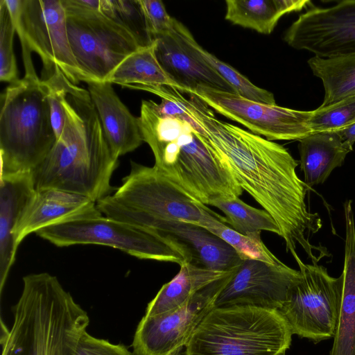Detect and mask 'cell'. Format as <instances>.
<instances>
[{
  "label": "cell",
  "mask_w": 355,
  "mask_h": 355,
  "mask_svg": "<svg viewBox=\"0 0 355 355\" xmlns=\"http://www.w3.org/2000/svg\"><path fill=\"white\" fill-rule=\"evenodd\" d=\"M175 97L202 126L206 142L230 168L243 191L248 193L277 224L286 251L296 252L297 245L312 263H318L327 251L312 245L307 236L322 226L317 213L308 209L307 187L298 177L299 162L283 146L218 119L214 110L192 93Z\"/></svg>",
  "instance_id": "1"
},
{
  "label": "cell",
  "mask_w": 355,
  "mask_h": 355,
  "mask_svg": "<svg viewBox=\"0 0 355 355\" xmlns=\"http://www.w3.org/2000/svg\"><path fill=\"white\" fill-rule=\"evenodd\" d=\"M62 106L63 131L31 172L35 189H59L97 202L112 190L110 182L119 158L108 146L87 89L70 82Z\"/></svg>",
  "instance_id": "2"
},
{
  "label": "cell",
  "mask_w": 355,
  "mask_h": 355,
  "mask_svg": "<svg viewBox=\"0 0 355 355\" xmlns=\"http://www.w3.org/2000/svg\"><path fill=\"white\" fill-rule=\"evenodd\" d=\"M139 127L150 146L154 166L204 205L239 198L243 189L224 159L190 123L162 113L157 103L141 101Z\"/></svg>",
  "instance_id": "3"
},
{
  "label": "cell",
  "mask_w": 355,
  "mask_h": 355,
  "mask_svg": "<svg viewBox=\"0 0 355 355\" xmlns=\"http://www.w3.org/2000/svg\"><path fill=\"white\" fill-rule=\"evenodd\" d=\"M8 329L1 321V355H75L89 324L87 313L48 272L23 277Z\"/></svg>",
  "instance_id": "4"
},
{
  "label": "cell",
  "mask_w": 355,
  "mask_h": 355,
  "mask_svg": "<svg viewBox=\"0 0 355 355\" xmlns=\"http://www.w3.org/2000/svg\"><path fill=\"white\" fill-rule=\"evenodd\" d=\"M130 163L121 186L96 202L104 216L140 228L156 220H178L206 228L217 219L227 225L225 216L177 187L154 166Z\"/></svg>",
  "instance_id": "5"
},
{
  "label": "cell",
  "mask_w": 355,
  "mask_h": 355,
  "mask_svg": "<svg viewBox=\"0 0 355 355\" xmlns=\"http://www.w3.org/2000/svg\"><path fill=\"white\" fill-rule=\"evenodd\" d=\"M292 336L277 309L214 307L196 327L184 355H280L290 348Z\"/></svg>",
  "instance_id": "6"
},
{
  "label": "cell",
  "mask_w": 355,
  "mask_h": 355,
  "mask_svg": "<svg viewBox=\"0 0 355 355\" xmlns=\"http://www.w3.org/2000/svg\"><path fill=\"white\" fill-rule=\"evenodd\" d=\"M55 141L42 80L24 76L10 84L1 97V174L32 172Z\"/></svg>",
  "instance_id": "7"
},
{
  "label": "cell",
  "mask_w": 355,
  "mask_h": 355,
  "mask_svg": "<svg viewBox=\"0 0 355 355\" xmlns=\"http://www.w3.org/2000/svg\"><path fill=\"white\" fill-rule=\"evenodd\" d=\"M19 36L25 74L35 73L31 52L43 63V78L58 67L73 84L88 83L72 53L61 0H5Z\"/></svg>",
  "instance_id": "8"
},
{
  "label": "cell",
  "mask_w": 355,
  "mask_h": 355,
  "mask_svg": "<svg viewBox=\"0 0 355 355\" xmlns=\"http://www.w3.org/2000/svg\"><path fill=\"white\" fill-rule=\"evenodd\" d=\"M291 254L301 278L291 288L279 311L293 334L314 343L334 338L343 300V274L333 277L323 266L304 263L296 252Z\"/></svg>",
  "instance_id": "9"
},
{
  "label": "cell",
  "mask_w": 355,
  "mask_h": 355,
  "mask_svg": "<svg viewBox=\"0 0 355 355\" xmlns=\"http://www.w3.org/2000/svg\"><path fill=\"white\" fill-rule=\"evenodd\" d=\"M35 234L58 247L96 244L119 249L141 259L180 266L185 262L180 251L167 239L102 214L52 225Z\"/></svg>",
  "instance_id": "10"
},
{
  "label": "cell",
  "mask_w": 355,
  "mask_h": 355,
  "mask_svg": "<svg viewBox=\"0 0 355 355\" xmlns=\"http://www.w3.org/2000/svg\"><path fill=\"white\" fill-rule=\"evenodd\" d=\"M66 15L72 53L90 81L107 82L116 67L140 49L127 30L102 12Z\"/></svg>",
  "instance_id": "11"
},
{
  "label": "cell",
  "mask_w": 355,
  "mask_h": 355,
  "mask_svg": "<svg viewBox=\"0 0 355 355\" xmlns=\"http://www.w3.org/2000/svg\"><path fill=\"white\" fill-rule=\"evenodd\" d=\"M212 282L174 310L139 322L132 343L135 355H180L234 271Z\"/></svg>",
  "instance_id": "12"
},
{
  "label": "cell",
  "mask_w": 355,
  "mask_h": 355,
  "mask_svg": "<svg viewBox=\"0 0 355 355\" xmlns=\"http://www.w3.org/2000/svg\"><path fill=\"white\" fill-rule=\"evenodd\" d=\"M192 93L216 112L270 141L297 140L311 134V111L297 110L245 98L238 94L198 87Z\"/></svg>",
  "instance_id": "13"
},
{
  "label": "cell",
  "mask_w": 355,
  "mask_h": 355,
  "mask_svg": "<svg viewBox=\"0 0 355 355\" xmlns=\"http://www.w3.org/2000/svg\"><path fill=\"white\" fill-rule=\"evenodd\" d=\"M284 40L292 48L329 58L355 53V0L310 7L289 26Z\"/></svg>",
  "instance_id": "14"
},
{
  "label": "cell",
  "mask_w": 355,
  "mask_h": 355,
  "mask_svg": "<svg viewBox=\"0 0 355 355\" xmlns=\"http://www.w3.org/2000/svg\"><path fill=\"white\" fill-rule=\"evenodd\" d=\"M300 278V270L283 262L271 264L245 259L220 293L214 305H249L279 310Z\"/></svg>",
  "instance_id": "15"
},
{
  "label": "cell",
  "mask_w": 355,
  "mask_h": 355,
  "mask_svg": "<svg viewBox=\"0 0 355 355\" xmlns=\"http://www.w3.org/2000/svg\"><path fill=\"white\" fill-rule=\"evenodd\" d=\"M144 229L167 239L183 255L185 262L222 272L234 271L243 259L225 241L205 228L178 220H156Z\"/></svg>",
  "instance_id": "16"
},
{
  "label": "cell",
  "mask_w": 355,
  "mask_h": 355,
  "mask_svg": "<svg viewBox=\"0 0 355 355\" xmlns=\"http://www.w3.org/2000/svg\"><path fill=\"white\" fill-rule=\"evenodd\" d=\"M174 19L171 30L154 37L157 58L182 93L198 87L236 94L216 71L204 61L186 42Z\"/></svg>",
  "instance_id": "17"
},
{
  "label": "cell",
  "mask_w": 355,
  "mask_h": 355,
  "mask_svg": "<svg viewBox=\"0 0 355 355\" xmlns=\"http://www.w3.org/2000/svg\"><path fill=\"white\" fill-rule=\"evenodd\" d=\"M96 202L79 194L55 189L35 190L12 232L17 249L30 234L59 223L101 214Z\"/></svg>",
  "instance_id": "18"
},
{
  "label": "cell",
  "mask_w": 355,
  "mask_h": 355,
  "mask_svg": "<svg viewBox=\"0 0 355 355\" xmlns=\"http://www.w3.org/2000/svg\"><path fill=\"white\" fill-rule=\"evenodd\" d=\"M103 134L112 153L119 157L130 153L143 142L138 123L122 103L109 82L87 83Z\"/></svg>",
  "instance_id": "19"
},
{
  "label": "cell",
  "mask_w": 355,
  "mask_h": 355,
  "mask_svg": "<svg viewBox=\"0 0 355 355\" xmlns=\"http://www.w3.org/2000/svg\"><path fill=\"white\" fill-rule=\"evenodd\" d=\"M0 291L2 293L17 249L13 230L35 192L31 172L0 175Z\"/></svg>",
  "instance_id": "20"
},
{
  "label": "cell",
  "mask_w": 355,
  "mask_h": 355,
  "mask_svg": "<svg viewBox=\"0 0 355 355\" xmlns=\"http://www.w3.org/2000/svg\"><path fill=\"white\" fill-rule=\"evenodd\" d=\"M299 142L300 169L307 187L323 183L352 150L339 131L311 133Z\"/></svg>",
  "instance_id": "21"
},
{
  "label": "cell",
  "mask_w": 355,
  "mask_h": 355,
  "mask_svg": "<svg viewBox=\"0 0 355 355\" xmlns=\"http://www.w3.org/2000/svg\"><path fill=\"white\" fill-rule=\"evenodd\" d=\"M345 221L343 293L330 355H355V223L351 204L344 206Z\"/></svg>",
  "instance_id": "22"
},
{
  "label": "cell",
  "mask_w": 355,
  "mask_h": 355,
  "mask_svg": "<svg viewBox=\"0 0 355 355\" xmlns=\"http://www.w3.org/2000/svg\"><path fill=\"white\" fill-rule=\"evenodd\" d=\"M177 275L164 284L146 309V315L153 316L179 308L198 291L230 272H222L183 263Z\"/></svg>",
  "instance_id": "23"
},
{
  "label": "cell",
  "mask_w": 355,
  "mask_h": 355,
  "mask_svg": "<svg viewBox=\"0 0 355 355\" xmlns=\"http://www.w3.org/2000/svg\"><path fill=\"white\" fill-rule=\"evenodd\" d=\"M225 19L232 24L259 33L270 34L280 18L300 11L308 0H227Z\"/></svg>",
  "instance_id": "24"
},
{
  "label": "cell",
  "mask_w": 355,
  "mask_h": 355,
  "mask_svg": "<svg viewBox=\"0 0 355 355\" xmlns=\"http://www.w3.org/2000/svg\"><path fill=\"white\" fill-rule=\"evenodd\" d=\"M314 76L322 80L324 96L320 106H327L355 96V53L308 60Z\"/></svg>",
  "instance_id": "25"
},
{
  "label": "cell",
  "mask_w": 355,
  "mask_h": 355,
  "mask_svg": "<svg viewBox=\"0 0 355 355\" xmlns=\"http://www.w3.org/2000/svg\"><path fill=\"white\" fill-rule=\"evenodd\" d=\"M107 82L123 87L128 85H163L177 84L166 74L155 54V43L140 48L126 58L112 72Z\"/></svg>",
  "instance_id": "26"
},
{
  "label": "cell",
  "mask_w": 355,
  "mask_h": 355,
  "mask_svg": "<svg viewBox=\"0 0 355 355\" xmlns=\"http://www.w3.org/2000/svg\"><path fill=\"white\" fill-rule=\"evenodd\" d=\"M179 29L183 37L194 52L232 85L236 94L253 101L268 105H276L275 98L272 92L254 85L234 67L204 49L196 41L189 29L180 21L179 22Z\"/></svg>",
  "instance_id": "27"
},
{
  "label": "cell",
  "mask_w": 355,
  "mask_h": 355,
  "mask_svg": "<svg viewBox=\"0 0 355 355\" xmlns=\"http://www.w3.org/2000/svg\"><path fill=\"white\" fill-rule=\"evenodd\" d=\"M211 206L224 214L229 227L242 234L250 236L261 231L280 234L277 224L265 209L254 208L239 198L219 200Z\"/></svg>",
  "instance_id": "28"
},
{
  "label": "cell",
  "mask_w": 355,
  "mask_h": 355,
  "mask_svg": "<svg viewBox=\"0 0 355 355\" xmlns=\"http://www.w3.org/2000/svg\"><path fill=\"white\" fill-rule=\"evenodd\" d=\"M101 12L127 30L139 48L154 44L138 0H101Z\"/></svg>",
  "instance_id": "29"
},
{
  "label": "cell",
  "mask_w": 355,
  "mask_h": 355,
  "mask_svg": "<svg viewBox=\"0 0 355 355\" xmlns=\"http://www.w3.org/2000/svg\"><path fill=\"white\" fill-rule=\"evenodd\" d=\"M205 229L225 241L243 260H257L271 264L282 263L262 241L261 233L244 235L217 219Z\"/></svg>",
  "instance_id": "30"
},
{
  "label": "cell",
  "mask_w": 355,
  "mask_h": 355,
  "mask_svg": "<svg viewBox=\"0 0 355 355\" xmlns=\"http://www.w3.org/2000/svg\"><path fill=\"white\" fill-rule=\"evenodd\" d=\"M355 120V96L312 110L309 127L312 133L338 131Z\"/></svg>",
  "instance_id": "31"
},
{
  "label": "cell",
  "mask_w": 355,
  "mask_h": 355,
  "mask_svg": "<svg viewBox=\"0 0 355 355\" xmlns=\"http://www.w3.org/2000/svg\"><path fill=\"white\" fill-rule=\"evenodd\" d=\"M16 32L13 20L5 0L0 1V80L17 82L18 69L13 51V38Z\"/></svg>",
  "instance_id": "32"
},
{
  "label": "cell",
  "mask_w": 355,
  "mask_h": 355,
  "mask_svg": "<svg viewBox=\"0 0 355 355\" xmlns=\"http://www.w3.org/2000/svg\"><path fill=\"white\" fill-rule=\"evenodd\" d=\"M46 89V97L50 108L52 126L58 139L64 129L65 114L62 98L71 81L58 67L49 76L42 79Z\"/></svg>",
  "instance_id": "33"
},
{
  "label": "cell",
  "mask_w": 355,
  "mask_h": 355,
  "mask_svg": "<svg viewBox=\"0 0 355 355\" xmlns=\"http://www.w3.org/2000/svg\"><path fill=\"white\" fill-rule=\"evenodd\" d=\"M153 38L169 32L175 18L167 12L160 0H138Z\"/></svg>",
  "instance_id": "34"
},
{
  "label": "cell",
  "mask_w": 355,
  "mask_h": 355,
  "mask_svg": "<svg viewBox=\"0 0 355 355\" xmlns=\"http://www.w3.org/2000/svg\"><path fill=\"white\" fill-rule=\"evenodd\" d=\"M75 355H135L123 344L112 343L107 340L89 334L87 330L80 336Z\"/></svg>",
  "instance_id": "35"
},
{
  "label": "cell",
  "mask_w": 355,
  "mask_h": 355,
  "mask_svg": "<svg viewBox=\"0 0 355 355\" xmlns=\"http://www.w3.org/2000/svg\"><path fill=\"white\" fill-rule=\"evenodd\" d=\"M66 15L101 12V0H61Z\"/></svg>",
  "instance_id": "36"
},
{
  "label": "cell",
  "mask_w": 355,
  "mask_h": 355,
  "mask_svg": "<svg viewBox=\"0 0 355 355\" xmlns=\"http://www.w3.org/2000/svg\"><path fill=\"white\" fill-rule=\"evenodd\" d=\"M338 131L342 135L345 143L352 148L355 143V122Z\"/></svg>",
  "instance_id": "37"
},
{
  "label": "cell",
  "mask_w": 355,
  "mask_h": 355,
  "mask_svg": "<svg viewBox=\"0 0 355 355\" xmlns=\"http://www.w3.org/2000/svg\"><path fill=\"white\" fill-rule=\"evenodd\" d=\"M280 355H286V352L282 353V354H280Z\"/></svg>",
  "instance_id": "38"
},
{
  "label": "cell",
  "mask_w": 355,
  "mask_h": 355,
  "mask_svg": "<svg viewBox=\"0 0 355 355\" xmlns=\"http://www.w3.org/2000/svg\"><path fill=\"white\" fill-rule=\"evenodd\" d=\"M354 122H355V120H354ZM354 122H353V123H354Z\"/></svg>",
  "instance_id": "39"
}]
</instances>
